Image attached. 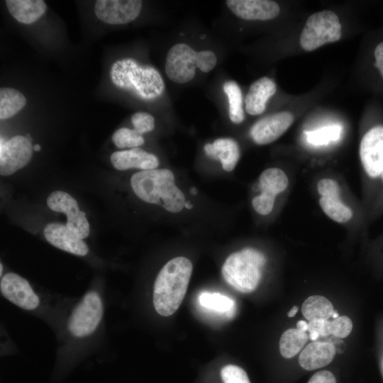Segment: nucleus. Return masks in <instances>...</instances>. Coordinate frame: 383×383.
<instances>
[{"label":"nucleus","instance_id":"obj_1","mask_svg":"<svg viewBox=\"0 0 383 383\" xmlns=\"http://www.w3.org/2000/svg\"><path fill=\"white\" fill-rule=\"evenodd\" d=\"M192 263L187 257L168 261L158 273L153 290V304L162 316L172 315L181 305L192 272Z\"/></svg>","mask_w":383,"mask_h":383},{"label":"nucleus","instance_id":"obj_2","mask_svg":"<svg viewBox=\"0 0 383 383\" xmlns=\"http://www.w3.org/2000/svg\"><path fill=\"white\" fill-rule=\"evenodd\" d=\"M131 185L141 200L159 205L169 212L178 213L184 207V195L175 184L173 172L168 169L136 172L131 179Z\"/></svg>","mask_w":383,"mask_h":383},{"label":"nucleus","instance_id":"obj_3","mask_svg":"<svg viewBox=\"0 0 383 383\" xmlns=\"http://www.w3.org/2000/svg\"><path fill=\"white\" fill-rule=\"evenodd\" d=\"M110 77L116 87L143 100H153L165 90L163 79L156 69L140 66L131 58L116 61L111 67Z\"/></svg>","mask_w":383,"mask_h":383},{"label":"nucleus","instance_id":"obj_4","mask_svg":"<svg viewBox=\"0 0 383 383\" xmlns=\"http://www.w3.org/2000/svg\"><path fill=\"white\" fill-rule=\"evenodd\" d=\"M265 263L266 257L262 252L254 248H244L226 258L222 267V275L235 290L252 292L260 282Z\"/></svg>","mask_w":383,"mask_h":383},{"label":"nucleus","instance_id":"obj_5","mask_svg":"<svg viewBox=\"0 0 383 383\" xmlns=\"http://www.w3.org/2000/svg\"><path fill=\"white\" fill-rule=\"evenodd\" d=\"M341 37V24L333 11L324 10L311 15L300 35V45L306 51L338 41Z\"/></svg>","mask_w":383,"mask_h":383},{"label":"nucleus","instance_id":"obj_6","mask_svg":"<svg viewBox=\"0 0 383 383\" xmlns=\"http://www.w3.org/2000/svg\"><path fill=\"white\" fill-rule=\"evenodd\" d=\"M359 154L367 177L379 182L383 167V123L375 124L365 132L360 140Z\"/></svg>","mask_w":383,"mask_h":383},{"label":"nucleus","instance_id":"obj_7","mask_svg":"<svg viewBox=\"0 0 383 383\" xmlns=\"http://www.w3.org/2000/svg\"><path fill=\"white\" fill-rule=\"evenodd\" d=\"M103 314V305L96 292H89L74 308L68 327L75 336L84 337L92 333L98 326Z\"/></svg>","mask_w":383,"mask_h":383},{"label":"nucleus","instance_id":"obj_8","mask_svg":"<svg viewBox=\"0 0 383 383\" xmlns=\"http://www.w3.org/2000/svg\"><path fill=\"white\" fill-rule=\"evenodd\" d=\"M48 207L66 214V227L83 240L89 235L90 228L85 212L79 209L76 199L63 191H54L47 199Z\"/></svg>","mask_w":383,"mask_h":383},{"label":"nucleus","instance_id":"obj_9","mask_svg":"<svg viewBox=\"0 0 383 383\" xmlns=\"http://www.w3.org/2000/svg\"><path fill=\"white\" fill-rule=\"evenodd\" d=\"M198 52L185 43L172 46L167 54L165 72L177 83H186L195 76Z\"/></svg>","mask_w":383,"mask_h":383},{"label":"nucleus","instance_id":"obj_10","mask_svg":"<svg viewBox=\"0 0 383 383\" xmlns=\"http://www.w3.org/2000/svg\"><path fill=\"white\" fill-rule=\"evenodd\" d=\"M0 143V173L10 175L26 166L33 154L31 142L26 136L16 135Z\"/></svg>","mask_w":383,"mask_h":383},{"label":"nucleus","instance_id":"obj_11","mask_svg":"<svg viewBox=\"0 0 383 383\" xmlns=\"http://www.w3.org/2000/svg\"><path fill=\"white\" fill-rule=\"evenodd\" d=\"M317 190L320 195L319 206L329 218L343 223L353 218V211L340 199V189L335 180L331 178L320 179L317 183Z\"/></svg>","mask_w":383,"mask_h":383},{"label":"nucleus","instance_id":"obj_12","mask_svg":"<svg viewBox=\"0 0 383 383\" xmlns=\"http://www.w3.org/2000/svg\"><path fill=\"white\" fill-rule=\"evenodd\" d=\"M139 0H97L94 13L101 21L112 24H125L135 20L141 11Z\"/></svg>","mask_w":383,"mask_h":383},{"label":"nucleus","instance_id":"obj_13","mask_svg":"<svg viewBox=\"0 0 383 383\" xmlns=\"http://www.w3.org/2000/svg\"><path fill=\"white\" fill-rule=\"evenodd\" d=\"M294 119L293 114L288 111L267 116L252 126L250 136L258 145L269 144L282 135L291 126Z\"/></svg>","mask_w":383,"mask_h":383},{"label":"nucleus","instance_id":"obj_14","mask_svg":"<svg viewBox=\"0 0 383 383\" xmlns=\"http://www.w3.org/2000/svg\"><path fill=\"white\" fill-rule=\"evenodd\" d=\"M0 287L5 298L23 309L33 310L39 304V299L28 282L16 273L6 274Z\"/></svg>","mask_w":383,"mask_h":383},{"label":"nucleus","instance_id":"obj_15","mask_svg":"<svg viewBox=\"0 0 383 383\" xmlns=\"http://www.w3.org/2000/svg\"><path fill=\"white\" fill-rule=\"evenodd\" d=\"M228 8L238 17L248 21H267L280 11L277 3L268 0H228Z\"/></svg>","mask_w":383,"mask_h":383},{"label":"nucleus","instance_id":"obj_16","mask_svg":"<svg viewBox=\"0 0 383 383\" xmlns=\"http://www.w3.org/2000/svg\"><path fill=\"white\" fill-rule=\"evenodd\" d=\"M46 240L53 246L70 253L84 256L89 248L83 240L70 231L65 224L50 223L44 228Z\"/></svg>","mask_w":383,"mask_h":383},{"label":"nucleus","instance_id":"obj_17","mask_svg":"<svg viewBox=\"0 0 383 383\" xmlns=\"http://www.w3.org/2000/svg\"><path fill=\"white\" fill-rule=\"evenodd\" d=\"M110 160L112 165L118 170H126L131 168L148 170L156 169L159 165V160L156 155L140 148L114 152L111 155Z\"/></svg>","mask_w":383,"mask_h":383},{"label":"nucleus","instance_id":"obj_18","mask_svg":"<svg viewBox=\"0 0 383 383\" xmlns=\"http://www.w3.org/2000/svg\"><path fill=\"white\" fill-rule=\"evenodd\" d=\"M335 353L336 350L333 343L316 340L309 343L301 351L299 362L306 370H315L331 362Z\"/></svg>","mask_w":383,"mask_h":383},{"label":"nucleus","instance_id":"obj_19","mask_svg":"<svg viewBox=\"0 0 383 383\" xmlns=\"http://www.w3.org/2000/svg\"><path fill=\"white\" fill-rule=\"evenodd\" d=\"M277 91L274 82L269 77H263L255 81L250 87L245 96V111L255 116L264 112L268 99Z\"/></svg>","mask_w":383,"mask_h":383},{"label":"nucleus","instance_id":"obj_20","mask_svg":"<svg viewBox=\"0 0 383 383\" xmlns=\"http://www.w3.org/2000/svg\"><path fill=\"white\" fill-rule=\"evenodd\" d=\"M204 148L209 157L220 160L223 169L227 172L235 168L240 158L239 146L231 138H218L211 144H206Z\"/></svg>","mask_w":383,"mask_h":383},{"label":"nucleus","instance_id":"obj_21","mask_svg":"<svg viewBox=\"0 0 383 383\" xmlns=\"http://www.w3.org/2000/svg\"><path fill=\"white\" fill-rule=\"evenodd\" d=\"M5 2L11 16L24 24L36 21L47 9L43 0H6Z\"/></svg>","mask_w":383,"mask_h":383},{"label":"nucleus","instance_id":"obj_22","mask_svg":"<svg viewBox=\"0 0 383 383\" xmlns=\"http://www.w3.org/2000/svg\"><path fill=\"white\" fill-rule=\"evenodd\" d=\"M288 185L289 179L286 173L277 167L266 169L259 177L261 192L274 197L286 190Z\"/></svg>","mask_w":383,"mask_h":383},{"label":"nucleus","instance_id":"obj_23","mask_svg":"<svg viewBox=\"0 0 383 383\" xmlns=\"http://www.w3.org/2000/svg\"><path fill=\"white\" fill-rule=\"evenodd\" d=\"M301 312L309 321L316 319H329L334 312L332 303L321 295H313L308 297L303 303Z\"/></svg>","mask_w":383,"mask_h":383},{"label":"nucleus","instance_id":"obj_24","mask_svg":"<svg viewBox=\"0 0 383 383\" xmlns=\"http://www.w3.org/2000/svg\"><path fill=\"white\" fill-rule=\"evenodd\" d=\"M26 104L24 95L16 89L2 87L0 89V118L7 119L19 112Z\"/></svg>","mask_w":383,"mask_h":383},{"label":"nucleus","instance_id":"obj_25","mask_svg":"<svg viewBox=\"0 0 383 383\" xmlns=\"http://www.w3.org/2000/svg\"><path fill=\"white\" fill-rule=\"evenodd\" d=\"M200 305L206 310L231 316L235 311V301L228 296L218 292H202L199 296Z\"/></svg>","mask_w":383,"mask_h":383},{"label":"nucleus","instance_id":"obj_26","mask_svg":"<svg viewBox=\"0 0 383 383\" xmlns=\"http://www.w3.org/2000/svg\"><path fill=\"white\" fill-rule=\"evenodd\" d=\"M309 335L297 328L285 331L279 340V351L284 358H292L301 351L309 340Z\"/></svg>","mask_w":383,"mask_h":383},{"label":"nucleus","instance_id":"obj_27","mask_svg":"<svg viewBox=\"0 0 383 383\" xmlns=\"http://www.w3.org/2000/svg\"><path fill=\"white\" fill-rule=\"evenodd\" d=\"M223 91L228 96L229 103V118L236 124L244 120L242 92L236 82H226L223 84Z\"/></svg>","mask_w":383,"mask_h":383},{"label":"nucleus","instance_id":"obj_28","mask_svg":"<svg viewBox=\"0 0 383 383\" xmlns=\"http://www.w3.org/2000/svg\"><path fill=\"white\" fill-rule=\"evenodd\" d=\"M340 133L341 128L338 125L328 126L305 132L306 140L316 146L326 145L337 140L340 138Z\"/></svg>","mask_w":383,"mask_h":383},{"label":"nucleus","instance_id":"obj_29","mask_svg":"<svg viewBox=\"0 0 383 383\" xmlns=\"http://www.w3.org/2000/svg\"><path fill=\"white\" fill-rule=\"evenodd\" d=\"M112 141L118 148H138L145 142L142 135L134 129L121 128L116 130L112 135Z\"/></svg>","mask_w":383,"mask_h":383},{"label":"nucleus","instance_id":"obj_30","mask_svg":"<svg viewBox=\"0 0 383 383\" xmlns=\"http://www.w3.org/2000/svg\"><path fill=\"white\" fill-rule=\"evenodd\" d=\"M221 377L224 383H250L245 371L234 365L223 367L221 371Z\"/></svg>","mask_w":383,"mask_h":383},{"label":"nucleus","instance_id":"obj_31","mask_svg":"<svg viewBox=\"0 0 383 383\" xmlns=\"http://www.w3.org/2000/svg\"><path fill=\"white\" fill-rule=\"evenodd\" d=\"M353 329V322L346 316H340L330 321V333L336 338H343L349 335Z\"/></svg>","mask_w":383,"mask_h":383},{"label":"nucleus","instance_id":"obj_32","mask_svg":"<svg viewBox=\"0 0 383 383\" xmlns=\"http://www.w3.org/2000/svg\"><path fill=\"white\" fill-rule=\"evenodd\" d=\"M134 130L140 135L152 131L155 128V119L148 113L139 111L131 117Z\"/></svg>","mask_w":383,"mask_h":383},{"label":"nucleus","instance_id":"obj_33","mask_svg":"<svg viewBox=\"0 0 383 383\" xmlns=\"http://www.w3.org/2000/svg\"><path fill=\"white\" fill-rule=\"evenodd\" d=\"M275 198L261 192L252 199V207L257 213L262 216L268 215L273 210Z\"/></svg>","mask_w":383,"mask_h":383},{"label":"nucleus","instance_id":"obj_34","mask_svg":"<svg viewBox=\"0 0 383 383\" xmlns=\"http://www.w3.org/2000/svg\"><path fill=\"white\" fill-rule=\"evenodd\" d=\"M197 55L196 67L201 71L208 72L214 68L217 62L214 52L211 50H202L198 52Z\"/></svg>","mask_w":383,"mask_h":383},{"label":"nucleus","instance_id":"obj_35","mask_svg":"<svg viewBox=\"0 0 383 383\" xmlns=\"http://www.w3.org/2000/svg\"><path fill=\"white\" fill-rule=\"evenodd\" d=\"M372 67L377 71L383 83V40H379L374 47Z\"/></svg>","mask_w":383,"mask_h":383},{"label":"nucleus","instance_id":"obj_36","mask_svg":"<svg viewBox=\"0 0 383 383\" xmlns=\"http://www.w3.org/2000/svg\"><path fill=\"white\" fill-rule=\"evenodd\" d=\"M329 319H316L308 323L309 333H316L320 337H326L331 335L329 331Z\"/></svg>","mask_w":383,"mask_h":383},{"label":"nucleus","instance_id":"obj_37","mask_svg":"<svg viewBox=\"0 0 383 383\" xmlns=\"http://www.w3.org/2000/svg\"><path fill=\"white\" fill-rule=\"evenodd\" d=\"M308 383H336V379L331 372L321 370L315 373Z\"/></svg>","mask_w":383,"mask_h":383},{"label":"nucleus","instance_id":"obj_38","mask_svg":"<svg viewBox=\"0 0 383 383\" xmlns=\"http://www.w3.org/2000/svg\"><path fill=\"white\" fill-rule=\"evenodd\" d=\"M296 328L301 331L306 332L309 328L308 323L304 320L299 321L296 323Z\"/></svg>","mask_w":383,"mask_h":383},{"label":"nucleus","instance_id":"obj_39","mask_svg":"<svg viewBox=\"0 0 383 383\" xmlns=\"http://www.w3.org/2000/svg\"><path fill=\"white\" fill-rule=\"evenodd\" d=\"M299 310V308L296 306H292V308L289 311L287 316L290 318L294 316L297 311Z\"/></svg>","mask_w":383,"mask_h":383},{"label":"nucleus","instance_id":"obj_40","mask_svg":"<svg viewBox=\"0 0 383 383\" xmlns=\"http://www.w3.org/2000/svg\"><path fill=\"white\" fill-rule=\"evenodd\" d=\"M184 206L188 209H191L193 207V205L191 204L189 201H186Z\"/></svg>","mask_w":383,"mask_h":383},{"label":"nucleus","instance_id":"obj_41","mask_svg":"<svg viewBox=\"0 0 383 383\" xmlns=\"http://www.w3.org/2000/svg\"><path fill=\"white\" fill-rule=\"evenodd\" d=\"M40 145H38V144H36L33 146V149L35 150V151H39L40 150Z\"/></svg>","mask_w":383,"mask_h":383},{"label":"nucleus","instance_id":"obj_42","mask_svg":"<svg viewBox=\"0 0 383 383\" xmlns=\"http://www.w3.org/2000/svg\"><path fill=\"white\" fill-rule=\"evenodd\" d=\"M380 184H382L383 186V167H382V172H381V175H380V178H379V182Z\"/></svg>","mask_w":383,"mask_h":383},{"label":"nucleus","instance_id":"obj_43","mask_svg":"<svg viewBox=\"0 0 383 383\" xmlns=\"http://www.w3.org/2000/svg\"><path fill=\"white\" fill-rule=\"evenodd\" d=\"M190 192L193 194V195H196L197 194V189L194 187L190 189Z\"/></svg>","mask_w":383,"mask_h":383},{"label":"nucleus","instance_id":"obj_44","mask_svg":"<svg viewBox=\"0 0 383 383\" xmlns=\"http://www.w3.org/2000/svg\"><path fill=\"white\" fill-rule=\"evenodd\" d=\"M338 316H340L338 313L336 312L335 311H334L331 318H333V319H335V318H338Z\"/></svg>","mask_w":383,"mask_h":383},{"label":"nucleus","instance_id":"obj_45","mask_svg":"<svg viewBox=\"0 0 383 383\" xmlns=\"http://www.w3.org/2000/svg\"><path fill=\"white\" fill-rule=\"evenodd\" d=\"M2 272H3V265H2V264L1 263V264H0V274H1H1H2Z\"/></svg>","mask_w":383,"mask_h":383},{"label":"nucleus","instance_id":"obj_46","mask_svg":"<svg viewBox=\"0 0 383 383\" xmlns=\"http://www.w3.org/2000/svg\"><path fill=\"white\" fill-rule=\"evenodd\" d=\"M382 372H383V362H382Z\"/></svg>","mask_w":383,"mask_h":383}]
</instances>
